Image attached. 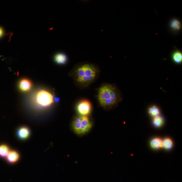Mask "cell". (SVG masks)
<instances>
[{
    "label": "cell",
    "instance_id": "obj_1",
    "mask_svg": "<svg viewBox=\"0 0 182 182\" xmlns=\"http://www.w3.org/2000/svg\"><path fill=\"white\" fill-rule=\"evenodd\" d=\"M101 73L99 66L89 62H83L75 65L69 73L75 85L85 89L96 81Z\"/></svg>",
    "mask_w": 182,
    "mask_h": 182
},
{
    "label": "cell",
    "instance_id": "obj_2",
    "mask_svg": "<svg viewBox=\"0 0 182 182\" xmlns=\"http://www.w3.org/2000/svg\"><path fill=\"white\" fill-rule=\"evenodd\" d=\"M96 98L99 104L104 110L110 111L116 108L123 99L118 88L114 84L103 83L97 89Z\"/></svg>",
    "mask_w": 182,
    "mask_h": 182
},
{
    "label": "cell",
    "instance_id": "obj_3",
    "mask_svg": "<svg viewBox=\"0 0 182 182\" xmlns=\"http://www.w3.org/2000/svg\"><path fill=\"white\" fill-rule=\"evenodd\" d=\"M70 127L75 134L83 136L91 130L93 123L88 116H82L77 114L73 118Z\"/></svg>",
    "mask_w": 182,
    "mask_h": 182
},
{
    "label": "cell",
    "instance_id": "obj_4",
    "mask_svg": "<svg viewBox=\"0 0 182 182\" xmlns=\"http://www.w3.org/2000/svg\"><path fill=\"white\" fill-rule=\"evenodd\" d=\"M36 101L39 105L43 107H47L54 102V99L51 93L45 90H41L37 93Z\"/></svg>",
    "mask_w": 182,
    "mask_h": 182
},
{
    "label": "cell",
    "instance_id": "obj_5",
    "mask_svg": "<svg viewBox=\"0 0 182 182\" xmlns=\"http://www.w3.org/2000/svg\"><path fill=\"white\" fill-rule=\"evenodd\" d=\"M78 114L82 116H89L91 112L92 105L91 102L86 99L79 102L76 106Z\"/></svg>",
    "mask_w": 182,
    "mask_h": 182
},
{
    "label": "cell",
    "instance_id": "obj_6",
    "mask_svg": "<svg viewBox=\"0 0 182 182\" xmlns=\"http://www.w3.org/2000/svg\"><path fill=\"white\" fill-rule=\"evenodd\" d=\"M68 57L64 53L59 52L56 54L54 57L55 63L59 65H64L68 61Z\"/></svg>",
    "mask_w": 182,
    "mask_h": 182
},
{
    "label": "cell",
    "instance_id": "obj_7",
    "mask_svg": "<svg viewBox=\"0 0 182 182\" xmlns=\"http://www.w3.org/2000/svg\"><path fill=\"white\" fill-rule=\"evenodd\" d=\"M32 86V83L27 79H22L19 83V88L21 91H27L30 90Z\"/></svg>",
    "mask_w": 182,
    "mask_h": 182
},
{
    "label": "cell",
    "instance_id": "obj_8",
    "mask_svg": "<svg viewBox=\"0 0 182 182\" xmlns=\"http://www.w3.org/2000/svg\"><path fill=\"white\" fill-rule=\"evenodd\" d=\"M18 136L21 139L28 138L30 135V131L28 127H23L20 128L18 131Z\"/></svg>",
    "mask_w": 182,
    "mask_h": 182
},
{
    "label": "cell",
    "instance_id": "obj_9",
    "mask_svg": "<svg viewBox=\"0 0 182 182\" xmlns=\"http://www.w3.org/2000/svg\"><path fill=\"white\" fill-rule=\"evenodd\" d=\"M150 145L154 149H158L163 148V140L159 138H155L151 141Z\"/></svg>",
    "mask_w": 182,
    "mask_h": 182
},
{
    "label": "cell",
    "instance_id": "obj_10",
    "mask_svg": "<svg viewBox=\"0 0 182 182\" xmlns=\"http://www.w3.org/2000/svg\"><path fill=\"white\" fill-rule=\"evenodd\" d=\"M7 157L8 162L14 163L18 160L20 156L19 153L15 151H11L9 153Z\"/></svg>",
    "mask_w": 182,
    "mask_h": 182
},
{
    "label": "cell",
    "instance_id": "obj_11",
    "mask_svg": "<svg viewBox=\"0 0 182 182\" xmlns=\"http://www.w3.org/2000/svg\"><path fill=\"white\" fill-rule=\"evenodd\" d=\"M165 122V120L160 115L154 117L153 120V126L156 128H159L163 126Z\"/></svg>",
    "mask_w": 182,
    "mask_h": 182
},
{
    "label": "cell",
    "instance_id": "obj_12",
    "mask_svg": "<svg viewBox=\"0 0 182 182\" xmlns=\"http://www.w3.org/2000/svg\"><path fill=\"white\" fill-rule=\"evenodd\" d=\"M170 28L174 31H179L181 28V25L180 21L178 19H174L170 21Z\"/></svg>",
    "mask_w": 182,
    "mask_h": 182
},
{
    "label": "cell",
    "instance_id": "obj_13",
    "mask_svg": "<svg viewBox=\"0 0 182 182\" xmlns=\"http://www.w3.org/2000/svg\"><path fill=\"white\" fill-rule=\"evenodd\" d=\"M173 60L177 64H180L182 62V53L179 50H176L172 55Z\"/></svg>",
    "mask_w": 182,
    "mask_h": 182
},
{
    "label": "cell",
    "instance_id": "obj_14",
    "mask_svg": "<svg viewBox=\"0 0 182 182\" xmlns=\"http://www.w3.org/2000/svg\"><path fill=\"white\" fill-rule=\"evenodd\" d=\"M148 113L151 116L154 117L160 115V111L158 107L154 105L149 108Z\"/></svg>",
    "mask_w": 182,
    "mask_h": 182
},
{
    "label": "cell",
    "instance_id": "obj_15",
    "mask_svg": "<svg viewBox=\"0 0 182 182\" xmlns=\"http://www.w3.org/2000/svg\"><path fill=\"white\" fill-rule=\"evenodd\" d=\"M173 146V142L172 140L169 138H166L163 140V148L166 150H170Z\"/></svg>",
    "mask_w": 182,
    "mask_h": 182
},
{
    "label": "cell",
    "instance_id": "obj_16",
    "mask_svg": "<svg viewBox=\"0 0 182 182\" xmlns=\"http://www.w3.org/2000/svg\"><path fill=\"white\" fill-rule=\"evenodd\" d=\"M10 152L9 148L7 145H3L0 146V156L2 157H6Z\"/></svg>",
    "mask_w": 182,
    "mask_h": 182
},
{
    "label": "cell",
    "instance_id": "obj_17",
    "mask_svg": "<svg viewBox=\"0 0 182 182\" xmlns=\"http://www.w3.org/2000/svg\"><path fill=\"white\" fill-rule=\"evenodd\" d=\"M4 29L1 26H0V39L4 36Z\"/></svg>",
    "mask_w": 182,
    "mask_h": 182
}]
</instances>
